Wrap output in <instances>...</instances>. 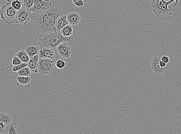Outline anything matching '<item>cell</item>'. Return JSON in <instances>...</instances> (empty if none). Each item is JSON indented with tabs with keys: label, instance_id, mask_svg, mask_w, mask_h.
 Segmentation results:
<instances>
[{
	"label": "cell",
	"instance_id": "obj_1",
	"mask_svg": "<svg viewBox=\"0 0 181 134\" xmlns=\"http://www.w3.org/2000/svg\"><path fill=\"white\" fill-rule=\"evenodd\" d=\"M63 14L58 8L52 6L46 12L35 17V27L41 35L57 31L58 20Z\"/></svg>",
	"mask_w": 181,
	"mask_h": 134
},
{
	"label": "cell",
	"instance_id": "obj_2",
	"mask_svg": "<svg viewBox=\"0 0 181 134\" xmlns=\"http://www.w3.org/2000/svg\"><path fill=\"white\" fill-rule=\"evenodd\" d=\"M147 9L148 14L157 21H168L171 19L174 9L168 8V5L173 3L175 0H148Z\"/></svg>",
	"mask_w": 181,
	"mask_h": 134
},
{
	"label": "cell",
	"instance_id": "obj_3",
	"mask_svg": "<svg viewBox=\"0 0 181 134\" xmlns=\"http://www.w3.org/2000/svg\"><path fill=\"white\" fill-rule=\"evenodd\" d=\"M71 36L65 37L61 31H57L46 34H41L39 37L37 43L40 47H47L54 50L62 43L71 42Z\"/></svg>",
	"mask_w": 181,
	"mask_h": 134
},
{
	"label": "cell",
	"instance_id": "obj_4",
	"mask_svg": "<svg viewBox=\"0 0 181 134\" xmlns=\"http://www.w3.org/2000/svg\"><path fill=\"white\" fill-rule=\"evenodd\" d=\"M17 11V10L12 7L11 2H7L1 7L0 11L1 18L5 23L8 25L15 23Z\"/></svg>",
	"mask_w": 181,
	"mask_h": 134
},
{
	"label": "cell",
	"instance_id": "obj_5",
	"mask_svg": "<svg viewBox=\"0 0 181 134\" xmlns=\"http://www.w3.org/2000/svg\"><path fill=\"white\" fill-rule=\"evenodd\" d=\"M52 2H46L43 0H35L32 7L28 10L31 19L34 20L35 17L46 12L52 7Z\"/></svg>",
	"mask_w": 181,
	"mask_h": 134
},
{
	"label": "cell",
	"instance_id": "obj_6",
	"mask_svg": "<svg viewBox=\"0 0 181 134\" xmlns=\"http://www.w3.org/2000/svg\"><path fill=\"white\" fill-rule=\"evenodd\" d=\"M55 65L54 60L49 59H40L38 66V73L43 75L51 74Z\"/></svg>",
	"mask_w": 181,
	"mask_h": 134
},
{
	"label": "cell",
	"instance_id": "obj_7",
	"mask_svg": "<svg viewBox=\"0 0 181 134\" xmlns=\"http://www.w3.org/2000/svg\"><path fill=\"white\" fill-rule=\"evenodd\" d=\"M161 60V58L156 56L152 58L151 62V70L153 74L158 77L162 75L167 72V67L163 68L159 65V63Z\"/></svg>",
	"mask_w": 181,
	"mask_h": 134
},
{
	"label": "cell",
	"instance_id": "obj_8",
	"mask_svg": "<svg viewBox=\"0 0 181 134\" xmlns=\"http://www.w3.org/2000/svg\"><path fill=\"white\" fill-rule=\"evenodd\" d=\"M31 19V15L28 10L22 7L21 9L17 11L15 23H20L26 25Z\"/></svg>",
	"mask_w": 181,
	"mask_h": 134
},
{
	"label": "cell",
	"instance_id": "obj_9",
	"mask_svg": "<svg viewBox=\"0 0 181 134\" xmlns=\"http://www.w3.org/2000/svg\"><path fill=\"white\" fill-rule=\"evenodd\" d=\"M57 50L59 55L63 60L69 59L71 56V48L66 44V43H62L58 46Z\"/></svg>",
	"mask_w": 181,
	"mask_h": 134
},
{
	"label": "cell",
	"instance_id": "obj_10",
	"mask_svg": "<svg viewBox=\"0 0 181 134\" xmlns=\"http://www.w3.org/2000/svg\"><path fill=\"white\" fill-rule=\"evenodd\" d=\"M38 55L40 59H49L54 60L56 57L54 50L47 47L41 48Z\"/></svg>",
	"mask_w": 181,
	"mask_h": 134
},
{
	"label": "cell",
	"instance_id": "obj_11",
	"mask_svg": "<svg viewBox=\"0 0 181 134\" xmlns=\"http://www.w3.org/2000/svg\"><path fill=\"white\" fill-rule=\"evenodd\" d=\"M19 125L15 122H12L6 125L4 134H19L21 133Z\"/></svg>",
	"mask_w": 181,
	"mask_h": 134
},
{
	"label": "cell",
	"instance_id": "obj_12",
	"mask_svg": "<svg viewBox=\"0 0 181 134\" xmlns=\"http://www.w3.org/2000/svg\"><path fill=\"white\" fill-rule=\"evenodd\" d=\"M40 59L38 54L33 57L30 58L29 62L28 63V67H29L32 72H38V66Z\"/></svg>",
	"mask_w": 181,
	"mask_h": 134
},
{
	"label": "cell",
	"instance_id": "obj_13",
	"mask_svg": "<svg viewBox=\"0 0 181 134\" xmlns=\"http://www.w3.org/2000/svg\"><path fill=\"white\" fill-rule=\"evenodd\" d=\"M67 18L70 25L75 26L80 22L81 17L78 13L75 12H71L67 16Z\"/></svg>",
	"mask_w": 181,
	"mask_h": 134
},
{
	"label": "cell",
	"instance_id": "obj_14",
	"mask_svg": "<svg viewBox=\"0 0 181 134\" xmlns=\"http://www.w3.org/2000/svg\"><path fill=\"white\" fill-rule=\"evenodd\" d=\"M70 25L67 18V16L63 14L59 17L56 23V28L57 31H61V29L65 26Z\"/></svg>",
	"mask_w": 181,
	"mask_h": 134
},
{
	"label": "cell",
	"instance_id": "obj_15",
	"mask_svg": "<svg viewBox=\"0 0 181 134\" xmlns=\"http://www.w3.org/2000/svg\"><path fill=\"white\" fill-rule=\"evenodd\" d=\"M40 49L36 46H29L25 49V51L27 53L30 58L33 57L38 55Z\"/></svg>",
	"mask_w": 181,
	"mask_h": 134
},
{
	"label": "cell",
	"instance_id": "obj_16",
	"mask_svg": "<svg viewBox=\"0 0 181 134\" xmlns=\"http://www.w3.org/2000/svg\"><path fill=\"white\" fill-rule=\"evenodd\" d=\"M0 121L6 125H8L12 122V116L7 112H1L0 114Z\"/></svg>",
	"mask_w": 181,
	"mask_h": 134
},
{
	"label": "cell",
	"instance_id": "obj_17",
	"mask_svg": "<svg viewBox=\"0 0 181 134\" xmlns=\"http://www.w3.org/2000/svg\"><path fill=\"white\" fill-rule=\"evenodd\" d=\"M16 56L19 58L22 62L27 64L29 62L30 58L25 50H22L18 52Z\"/></svg>",
	"mask_w": 181,
	"mask_h": 134
},
{
	"label": "cell",
	"instance_id": "obj_18",
	"mask_svg": "<svg viewBox=\"0 0 181 134\" xmlns=\"http://www.w3.org/2000/svg\"><path fill=\"white\" fill-rule=\"evenodd\" d=\"M60 31L63 36L65 37H70L72 35L73 29L71 25H69L63 28Z\"/></svg>",
	"mask_w": 181,
	"mask_h": 134
},
{
	"label": "cell",
	"instance_id": "obj_19",
	"mask_svg": "<svg viewBox=\"0 0 181 134\" xmlns=\"http://www.w3.org/2000/svg\"><path fill=\"white\" fill-rule=\"evenodd\" d=\"M31 78L30 76H20L17 77V82L21 85H25L29 84L31 80Z\"/></svg>",
	"mask_w": 181,
	"mask_h": 134
},
{
	"label": "cell",
	"instance_id": "obj_20",
	"mask_svg": "<svg viewBox=\"0 0 181 134\" xmlns=\"http://www.w3.org/2000/svg\"><path fill=\"white\" fill-rule=\"evenodd\" d=\"M17 74L20 76H30L31 74V70L29 67L27 66L17 72Z\"/></svg>",
	"mask_w": 181,
	"mask_h": 134
},
{
	"label": "cell",
	"instance_id": "obj_21",
	"mask_svg": "<svg viewBox=\"0 0 181 134\" xmlns=\"http://www.w3.org/2000/svg\"><path fill=\"white\" fill-rule=\"evenodd\" d=\"M35 0H22V7L29 10L33 6Z\"/></svg>",
	"mask_w": 181,
	"mask_h": 134
},
{
	"label": "cell",
	"instance_id": "obj_22",
	"mask_svg": "<svg viewBox=\"0 0 181 134\" xmlns=\"http://www.w3.org/2000/svg\"><path fill=\"white\" fill-rule=\"evenodd\" d=\"M11 5L17 11L21 9L22 7V1L20 0H14L12 1L11 2Z\"/></svg>",
	"mask_w": 181,
	"mask_h": 134
},
{
	"label": "cell",
	"instance_id": "obj_23",
	"mask_svg": "<svg viewBox=\"0 0 181 134\" xmlns=\"http://www.w3.org/2000/svg\"><path fill=\"white\" fill-rule=\"evenodd\" d=\"M27 66H28L27 63H22L19 65H14V66L12 67V70L13 72H17Z\"/></svg>",
	"mask_w": 181,
	"mask_h": 134
},
{
	"label": "cell",
	"instance_id": "obj_24",
	"mask_svg": "<svg viewBox=\"0 0 181 134\" xmlns=\"http://www.w3.org/2000/svg\"><path fill=\"white\" fill-rule=\"evenodd\" d=\"M55 65L56 67L59 69H61L65 67L66 66V63L63 59H60L56 62Z\"/></svg>",
	"mask_w": 181,
	"mask_h": 134
},
{
	"label": "cell",
	"instance_id": "obj_25",
	"mask_svg": "<svg viewBox=\"0 0 181 134\" xmlns=\"http://www.w3.org/2000/svg\"><path fill=\"white\" fill-rule=\"evenodd\" d=\"M23 63L20 59L17 56H15L14 57L13 59H12V64L14 65H16L21 64V63Z\"/></svg>",
	"mask_w": 181,
	"mask_h": 134
},
{
	"label": "cell",
	"instance_id": "obj_26",
	"mask_svg": "<svg viewBox=\"0 0 181 134\" xmlns=\"http://www.w3.org/2000/svg\"><path fill=\"white\" fill-rule=\"evenodd\" d=\"M7 125L3 122H0V134H4L5 129Z\"/></svg>",
	"mask_w": 181,
	"mask_h": 134
},
{
	"label": "cell",
	"instance_id": "obj_27",
	"mask_svg": "<svg viewBox=\"0 0 181 134\" xmlns=\"http://www.w3.org/2000/svg\"><path fill=\"white\" fill-rule=\"evenodd\" d=\"M161 60L167 64L169 63V61H170V59H169V57L167 56L164 55L161 58Z\"/></svg>",
	"mask_w": 181,
	"mask_h": 134
},
{
	"label": "cell",
	"instance_id": "obj_28",
	"mask_svg": "<svg viewBox=\"0 0 181 134\" xmlns=\"http://www.w3.org/2000/svg\"><path fill=\"white\" fill-rule=\"evenodd\" d=\"M74 4L77 7H81V6H84V2L83 0H79Z\"/></svg>",
	"mask_w": 181,
	"mask_h": 134
},
{
	"label": "cell",
	"instance_id": "obj_29",
	"mask_svg": "<svg viewBox=\"0 0 181 134\" xmlns=\"http://www.w3.org/2000/svg\"><path fill=\"white\" fill-rule=\"evenodd\" d=\"M159 65H160L163 68L167 67V64L166 63L164 62H163V61L162 60H161L159 62Z\"/></svg>",
	"mask_w": 181,
	"mask_h": 134
},
{
	"label": "cell",
	"instance_id": "obj_30",
	"mask_svg": "<svg viewBox=\"0 0 181 134\" xmlns=\"http://www.w3.org/2000/svg\"><path fill=\"white\" fill-rule=\"evenodd\" d=\"M175 1L176 3L174 5V7H175V6H176V5L178 3V2H179V0H175Z\"/></svg>",
	"mask_w": 181,
	"mask_h": 134
},
{
	"label": "cell",
	"instance_id": "obj_31",
	"mask_svg": "<svg viewBox=\"0 0 181 134\" xmlns=\"http://www.w3.org/2000/svg\"><path fill=\"white\" fill-rule=\"evenodd\" d=\"M79 1V0H72V2L74 3Z\"/></svg>",
	"mask_w": 181,
	"mask_h": 134
},
{
	"label": "cell",
	"instance_id": "obj_32",
	"mask_svg": "<svg viewBox=\"0 0 181 134\" xmlns=\"http://www.w3.org/2000/svg\"><path fill=\"white\" fill-rule=\"evenodd\" d=\"M7 2H12V0H6Z\"/></svg>",
	"mask_w": 181,
	"mask_h": 134
},
{
	"label": "cell",
	"instance_id": "obj_33",
	"mask_svg": "<svg viewBox=\"0 0 181 134\" xmlns=\"http://www.w3.org/2000/svg\"><path fill=\"white\" fill-rule=\"evenodd\" d=\"M43 1L46 2H50V0H43Z\"/></svg>",
	"mask_w": 181,
	"mask_h": 134
}]
</instances>
